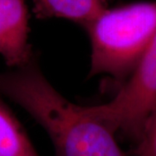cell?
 <instances>
[{
    "instance_id": "obj_5",
    "label": "cell",
    "mask_w": 156,
    "mask_h": 156,
    "mask_svg": "<svg viewBox=\"0 0 156 156\" xmlns=\"http://www.w3.org/2000/svg\"><path fill=\"white\" fill-rule=\"evenodd\" d=\"M32 3L38 19L65 18L83 26L107 8L103 0H32Z\"/></svg>"
},
{
    "instance_id": "obj_7",
    "label": "cell",
    "mask_w": 156,
    "mask_h": 156,
    "mask_svg": "<svg viewBox=\"0 0 156 156\" xmlns=\"http://www.w3.org/2000/svg\"><path fill=\"white\" fill-rule=\"evenodd\" d=\"M134 156H156V105L146 121Z\"/></svg>"
},
{
    "instance_id": "obj_2",
    "label": "cell",
    "mask_w": 156,
    "mask_h": 156,
    "mask_svg": "<svg viewBox=\"0 0 156 156\" xmlns=\"http://www.w3.org/2000/svg\"><path fill=\"white\" fill-rule=\"evenodd\" d=\"M83 27L91 46L89 77L108 75L122 85L156 32V1L106 8Z\"/></svg>"
},
{
    "instance_id": "obj_8",
    "label": "cell",
    "mask_w": 156,
    "mask_h": 156,
    "mask_svg": "<svg viewBox=\"0 0 156 156\" xmlns=\"http://www.w3.org/2000/svg\"><path fill=\"white\" fill-rule=\"evenodd\" d=\"M103 1H104V3H105V4H108V2H109V1H112V0H103Z\"/></svg>"
},
{
    "instance_id": "obj_4",
    "label": "cell",
    "mask_w": 156,
    "mask_h": 156,
    "mask_svg": "<svg viewBox=\"0 0 156 156\" xmlns=\"http://www.w3.org/2000/svg\"><path fill=\"white\" fill-rule=\"evenodd\" d=\"M0 56L11 68L33 59L29 44V17L24 0H0Z\"/></svg>"
},
{
    "instance_id": "obj_3",
    "label": "cell",
    "mask_w": 156,
    "mask_h": 156,
    "mask_svg": "<svg viewBox=\"0 0 156 156\" xmlns=\"http://www.w3.org/2000/svg\"><path fill=\"white\" fill-rule=\"evenodd\" d=\"M156 105V32L134 72L115 97L102 105L85 107L113 133L122 132L136 143Z\"/></svg>"
},
{
    "instance_id": "obj_6",
    "label": "cell",
    "mask_w": 156,
    "mask_h": 156,
    "mask_svg": "<svg viewBox=\"0 0 156 156\" xmlns=\"http://www.w3.org/2000/svg\"><path fill=\"white\" fill-rule=\"evenodd\" d=\"M0 156H40L22 125L1 101Z\"/></svg>"
},
{
    "instance_id": "obj_1",
    "label": "cell",
    "mask_w": 156,
    "mask_h": 156,
    "mask_svg": "<svg viewBox=\"0 0 156 156\" xmlns=\"http://www.w3.org/2000/svg\"><path fill=\"white\" fill-rule=\"evenodd\" d=\"M0 93L44 128L55 156H129L118 145L115 133L49 83L35 57L13 71L0 73Z\"/></svg>"
}]
</instances>
